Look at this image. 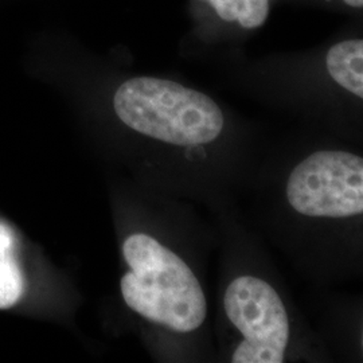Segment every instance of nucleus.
<instances>
[{
	"instance_id": "f257e3e1",
	"label": "nucleus",
	"mask_w": 363,
	"mask_h": 363,
	"mask_svg": "<svg viewBox=\"0 0 363 363\" xmlns=\"http://www.w3.org/2000/svg\"><path fill=\"white\" fill-rule=\"evenodd\" d=\"M130 271L121 279L127 306L150 322L191 333L205 322L206 298L187 264L154 237L132 234L123 245Z\"/></svg>"
},
{
	"instance_id": "f03ea898",
	"label": "nucleus",
	"mask_w": 363,
	"mask_h": 363,
	"mask_svg": "<svg viewBox=\"0 0 363 363\" xmlns=\"http://www.w3.org/2000/svg\"><path fill=\"white\" fill-rule=\"evenodd\" d=\"M113 106L130 130L183 147L211 143L225 123L220 106L208 96L162 78L125 81L116 91Z\"/></svg>"
},
{
	"instance_id": "7ed1b4c3",
	"label": "nucleus",
	"mask_w": 363,
	"mask_h": 363,
	"mask_svg": "<svg viewBox=\"0 0 363 363\" xmlns=\"http://www.w3.org/2000/svg\"><path fill=\"white\" fill-rule=\"evenodd\" d=\"M286 198L306 217L347 218L363 211V159L343 151H319L289 175Z\"/></svg>"
},
{
	"instance_id": "20e7f679",
	"label": "nucleus",
	"mask_w": 363,
	"mask_h": 363,
	"mask_svg": "<svg viewBox=\"0 0 363 363\" xmlns=\"http://www.w3.org/2000/svg\"><path fill=\"white\" fill-rule=\"evenodd\" d=\"M229 320L242 334L233 363H283L291 327L279 294L255 276L233 280L223 298Z\"/></svg>"
},
{
	"instance_id": "39448f33",
	"label": "nucleus",
	"mask_w": 363,
	"mask_h": 363,
	"mask_svg": "<svg viewBox=\"0 0 363 363\" xmlns=\"http://www.w3.org/2000/svg\"><path fill=\"white\" fill-rule=\"evenodd\" d=\"M325 67L337 85L362 99V39H349L334 45L325 55Z\"/></svg>"
},
{
	"instance_id": "423d86ee",
	"label": "nucleus",
	"mask_w": 363,
	"mask_h": 363,
	"mask_svg": "<svg viewBox=\"0 0 363 363\" xmlns=\"http://www.w3.org/2000/svg\"><path fill=\"white\" fill-rule=\"evenodd\" d=\"M222 21L247 30L262 26L271 11V0H203Z\"/></svg>"
},
{
	"instance_id": "0eeeda50",
	"label": "nucleus",
	"mask_w": 363,
	"mask_h": 363,
	"mask_svg": "<svg viewBox=\"0 0 363 363\" xmlns=\"http://www.w3.org/2000/svg\"><path fill=\"white\" fill-rule=\"evenodd\" d=\"M23 292V277L11 255L0 256V308L13 306Z\"/></svg>"
},
{
	"instance_id": "6e6552de",
	"label": "nucleus",
	"mask_w": 363,
	"mask_h": 363,
	"mask_svg": "<svg viewBox=\"0 0 363 363\" xmlns=\"http://www.w3.org/2000/svg\"><path fill=\"white\" fill-rule=\"evenodd\" d=\"M13 247V235L11 230L0 223V256L11 255Z\"/></svg>"
},
{
	"instance_id": "1a4fd4ad",
	"label": "nucleus",
	"mask_w": 363,
	"mask_h": 363,
	"mask_svg": "<svg viewBox=\"0 0 363 363\" xmlns=\"http://www.w3.org/2000/svg\"><path fill=\"white\" fill-rule=\"evenodd\" d=\"M351 9H362L363 0H343Z\"/></svg>"
}]
</instances>
